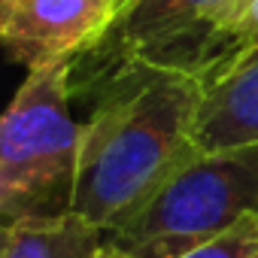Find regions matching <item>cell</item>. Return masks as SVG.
Wrapping results in <instances>:
<instances>
[{"mask_svg":"<svg viewBox=\"0 0 258 258\" xmlns=\"http://www.w3.org/2000/svg\"><path fill=\"white\" fill-rule=\"evenodd\" d=\"M201 76L118 58L82 124L73 213L106 234L131 222L201 152Z\"/></svg>","mask_w":258,"mask_h":258,"instance_id":"1","label":"cell"},{"mask_svg":"<svg viewBox=\"0 0 258 258\" xmlns=\"http://www.w3.org/2000/svg\"><path fill=\"white\" fill-rule=\"evenodd\" d=\"M70 64L31 70L0 124V210L7 222L73 213L82 124L70 115Z\"/></svg>","mask_w":258,"mask_h":258,"instance_id":"2","label":"cell"},{"mask_svg":"<svg viewBox=\"0 0 258 258\" xmlns=\"http://www.w3.org/2000/svg\"><path fill=\"white\" fill-rule=\"evenodd\" d=\"M249 216H258V146L198 152L106 240L131 258H182Z\"/></svg>","mask_w":258,"mask_h":258,"instance_id":"3","label":"cell"},{"mask_svg":"<svg viewBox=\"0 0 258 258\" xmlns=\"http://www.w3.org/2000/svg\"><path fill=\"white\" fill-rule=\"evenodd\" d=\"M246 7L249 0H127L100 46L127 61L207 79L231 61V34Z\"/></svg>","mask_w":258,"mask_h":258,"instance_id":"4","label":"cell"},{"mask_svg":"<svg viewBox=\"0 0 258 258\" xmlns=\"http://www.w3.org/2000/svg\"><path fill=\"white\" fill-rule=\"evenodd\" d=\"M124 7L127 0H4L0 34L31 73L97 49Z\"/></svg>","mask_w":258,"mask_h":258,"instance_id":"5","label":"cell"},{"mask_svg":"<svg viewBox=\"0 0 258 258\" xmlns=\"http://www.w3.org/2000/svg\"><path fill=\"white\" fill-rule=\"evenodd\" d=\"M195 143L201 152L258 146V46L240 52L204 79Z\"/></svg>","mask_w":258,"mask_h":258,"instance_id":"6","label":"cell"},{"mask_svg":"<svg viewBox=\"0 0 258 258\" xmlns=\"http://www.w3.org/2000/svg\"><path fill=\"white\" fill-rule=\"evenodd\" d=\"M103 243L106 231L79 213L16 219L7 222L0 258H94Z\"/></svg>","mask_w":258,"mask_h":258,"instance_id":"7","label":"cell"},{"mask_svg":"<svg viewBox=\"0 0 258 258\" xmlns=\"http://www.w3.org/2000/svg\"><path fill=\"white\" fill-rule=\"evenodd\" d=\"M182 258H258V216H249L225 234L207 240Z\"/></svg>","mask_w":258,"mask_h":258,"instance_id":"8","label":"cell"},{"mask_svg":"<svg viewBox=\"0 0 258 258\" xmlns=\"http://www.w3.org/2000/svg\"><path fill=\"white\" fill-rule=\"evenodd\" d=\"M252 46H258V0H249V7L243 10L240 22L234 25V34H231V49H234V55H231V58H237L240 52H246V49H252Z\"/></svg>","mask_w":258,"mask_h":258,"instance_id":"9","label":"cell"},{"mask_svg":"<svg viewBox=\"0 0 258 258\" xmlns=\"http://www.w3.org/2000/svg\"><path fill=\"white\" fill-rule=\"evenodd\" d=\"M94 258H131V255H127V252H121L118 246H112V243L106 240V243L100 246V252H97Z\"/></svg>","mask_w":258,"mask_h":258,"instance_id":"10","label":"cell"},{"mask_svg":"<svg viewBox=\"0 0 258 258\" xmlns=\"http://www.w3.org/2000/svg\"><path fill=\"white\" fill-rule=\"evenodd\" d=\"M0 4H4V0H0Z\"/></svg>","mask_w":258,"mask_h":258,"instance_id":"11","label":"cell"}]
</instances>
